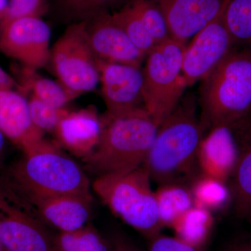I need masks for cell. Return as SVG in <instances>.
Returning a JSON list of instances; mask_svg holds the SVG:
<instances>
[{"label":"cell","mask_w":251,"mask_h":251,"mask_svg":"<svg viewBox=\"0 0 251 251\" xmlns=\"http://www.w3.org/2000/svg\"><path fill=\"white\" fill-rule=\"evenodd\" d=\"M206 128L197 113V100L188 93L158 126L143 166L160 185L181 184L198 169V153Z\"/></svg>","instance_id":"6da1fadb"},{"label":"cell","mask_w":251,"mask_h":251,"mask_svg":"<svg viewBox=\"0 0 251 251\" xmlns=\"http://www.w3.org/2000/svg\"><path fill=\"white\" fill-rule=\"evenodd\" d=\"M98 145L83 158L85 169L96 177L122 174L143 166L158 126L145 108L123 113L106 112Z\"/></svg>","instance_id":"7a4b0ae2"},{"label":"cell","mask_w":251,"mask_h":251,"mask_svg":"<svg viewBox=\"0 0 251 251\" xmlns=\"http://www.w3.org/2000/svg\"><path fill=\"white\" fill-rule=\"evenodd\" d=\"M2 171L25 197L76 196L93 199L90 180L82 168L58 145L44 138Z\"/></svg>","instance_id":"3957f363"},{"label":"cell","mask_w":251,"mask_h":251,"mask_svg":"<svg viewBox=\"0 0 251 251\" xmlns=\"http://www.w3.org/2000/svg\"><path fill=\"white\" fill-rule=\"evenodd\" d=\"M198 104L206 129L230 128L251 115V47L235 46L203 79Z\"/></svg>","instance_id":"277c9868"},{"label":"cell","mask_w":251,"mask_h":251,"mask_svg":"<svg viewBox=\"0 0 251 251\" xmlns=\"http://www.w3.org/2000/svg\"><path fill=\"white\" fill-rule=\"evenodd\" d=\"M151 181L141 166L128 173L96 177L92 188L115 215L151 239L163 227Z\"/></svg>","instance_id":"5b68a950"},{"label":"cell","mask_w":251,"mask_h":251,"mask_svg":"<svg viewBox=\"0 0 251 251\" xmlns=\"http://www.w3.org/2000/svg\"><path fill=\"white\" fill-rule=\"evenodd\" d=\"M186 46L171 37L147 55L143 70L145 105L158 126L176 108L187 87L181 73Z\"/></svg>","instance_id":"8992f818"},{"label":"cell","mask_w":251,"mask_h":251,"mask_svg":"<svg viewBox=\"0 0 251 251\" xmlns=\"http://www.w3.org/2000/svg\"><path fill=\"white\" fill-rule=\"evenodd\" d=\"M30 202L0 171V242L6 251H57Z\"/></svg>","instance_id":"52a82bcc"},{"label":"cell","mask_w":251,"mask_h":251,"mask_svg":"<svg viewBox=\"0 0 251 251\" xmlns=\"http://www.w3.org/2000/svg\"><path fill=\"white\" fill-rule=\"evenodd\" d=\"M50 60L63 87L77 97L94 90L100 81L98 59L86 37L85 22L68 25L52 46Z\"/></svg>","instance_id":"ba28073f"},{"label":"cell","mask_w":251,"mask_h":251,"mask_svg":"<svg viewBox=\"0 0 251 251\" xmlns=\"http://www.w3.org/2000/svg\"><path fill=\"white\" fill-rule=\"evenodd\" d=\"M222 13L193 36L186 46L181 73L187 87L207 76L237 46L225 25Z\"/></svg>","instance_id":"9c48e42d"},{"label":"cell","mask_w":251,"mask_h":251,"mask_svg":"<svg viewBox=\"0 0 251 251\" xmlns=\"http://www.w3.org/2000/svg\"><path fill=\"white\" fill-rule=\"evenodd\" d=\"M50 28L40 18H18L2 23L0 49L36 70L50 61Z\"/></svg>","instance_id":"30bf717a"},{"label":"cell","mask_w":251,"mask_h":251,"mask_svg":"<svg viewBox=\"0 0 251 251\" xmlns=\"http://www.w3.org/2000/svg\"><path fill=\"white\" fill-rule=\"evenodd\" d=\"M98 67L107 112L119 114L145 108L140 67L99 59Z\"/></svg>","instance_id":"8fae6325"},{"label":"cell","mask_w":251,"mask_h":251,"mask_svg":"<svg viewBox=\"0 0 251 251\" xmlns=\"http://www.w3.org/2000/svg\"><path fill=\"white\" fill-rule=\"evenodd\" d=\"M85 31L99 60L140 67L147 57L130 41L110 13L85 21Z\"/></svg>","instance_id":"7c38bea8"},{"label":"cell","mask_w":251,"mask_h":251,"mask_svg":"<svg viewBox=\"0 0 251 251\" xmlns=\"http://www.w3.org/2000/svg\"><path fill=\"white\" fill-rule=\"evenodd\" d=\"M227 0H156L171 36L186 44L224 11Z\"/></svg>","instance_id":"4fadbf2b"},{"label":"cell","mask_w":251,"mask_h":251,"mask_svg":"<svg viewBox=\"0 0 251 251\" xmlns=\"http://www.w3.org/2000/svg\"><path fill=\"white\" fill-rule=\"evenodd\" d=\"M0 130L23 152L44 139L31 120L29 102L11 89L0 90Z\"/></svg>","instance_id":"5bb4252c"},{"label":"cell","mask_w":251,"mask_h":251,"mask_svg":"<svg viewBox=\"0 0 251 251\" xmlns=\"http://www.w3.org/2000/svg\"><path fill=\"white\" fill-rule=\"evenodd\" d=\"M24 197L35 209L44 224L60 232L82 228L90 220L93 199L76 196Z\"/></svg>","instance_id":"9a60e30c"},{"label":"cell","mask_w":251,"mask_h":251,"mask_svg":"<svg viewBox=\"0 0 251 251\" xmlns=\"http://www.w3.org/2000/svg\"><path fill=\"white\" fill-rule=\"evenodd\" d=\"M59 143L75 156L92 154L101 133V120L94 107L69 112L54 132Z\"/></svg>","instance_id":"2e32d148"},{"label":"cell","mask_w":251,"mask_h":251,"mask_svg":"<svg viewBox=\"0 0 251 251\" xmlns=\"http://www.w3.org/2000/svg\"><path fill=\"white\" fill-rule=\"evenodd\" d=\"M239 153L230 128H213L203 138L198 153L200 171L203 175L226 182L232 174Z\"/></svg>","instance_id":"e0dca14e"},{"label":"cell","mask_w":251,"mask_h":251,"mask_svg":"<svg viewBox=\"0 0 251 251\" xmlns=\"http://www.w3.org/2000/svg\"><path fill=\"white\" fill-rule=\"evenodd\" d=\"M129 0H49V12L57 22L69 25L85 22L115 12Z\"/></svg>","instance_id":"ac0fdd59"},{"label":"cell","mask_w":251,"mask_h":251,"mask_svg":"<svg viewBox=\"0 0 251 251\" xmlns=\"http://www.w3.org/2000/svg\"><path fill=\"white\" fill-rule=\"evenodd\" d=\"M229 191L234 212L242 219L251 218V149L242 148L231 174Z\"/></svg>","instance_id":"d6986e66"},{"label":"cell","mask_w":251,"mask_h":251,"mask_svg":"<svg viewBox=\"0 0 251 251\" xmlns=\"http://www.w3.org/2000/svg\"><path fill=\"white\" fill-rule=\"evenodd\" d=\"M155 195L158 216L163 226H172L180 216L194 205L191 190L183 184L161 185Z\"/></svg>","instance_id":"ffe728a7"},{"label":"cell","mask_w":251,"mask_h":251,"mask_svg":"<svg viewBox=\"0 0 251 251\" xmlns=\"http://www.w3.org/2000/svg\"><path fill=\"white\" fill-rule=\"evenodd\" d=\"M213 225L211 211L193 205L179 216L172 227L176 237L193 247L201 248L209 236Z\"/></svg>","instance_id":"44dd1931"},{"label":"cell","mask_w":251,"mask_h":251,"mask_svg":"<svg viewBox=\"0 0 251 251\" xmlns=\"http://www.w3.org/2000/svg\"><path fill=\"white\" fill-rule=\"evenodd\" d=\"M222 17L235 45L251 47V0H227Z\"/></svg>","instance_id":"7402d4cb"},{"label":"cell","mask_w":251,"mask_h":251,"mask_svg":"<svg viewBox=\"0 0 251 251\" xmlns=\"http://www.w3.org/2000/svg\"><path fill=\"white\" fill-rule=\"evenodd\" d=\"M191 191L194 205L210 211L222 207L231 198L226 182L203 175L196 178Z\"/></svg>","instance_id":"603a6c76"},{"label":"cell","mask_w":251,"mask_h":251,"mask_svg":"<svg viewBox=\"0 0 251 251\" xmlns=\"http://www.w3.org/2000/svg\"><path fill=\"white\" fill-rule=\"evenodd\" d=\"M112 16L130 41L145 55H148L157 45L145 25L128 3L112 13Z\"/></svg>","instance_id":"cb8c5ba5"},{"label":"cell","mask_w":251,"mask_h":251,"mask_svg":"<svg viewBox=\"0 0 251 251\" xmlns=\"http://www.w3.org/2000/svg\"><path fill=\"white\" fill-rule=\"evenodd\" d=\"M34 69L27 68L26 85L33 92V96L44 103L64 108L66 104L76 98L77 96L69 92L60 84L34 74Z\"/></svg>","instance_id":"d4e9b609"},{"label":"cell","mask_w":251,"mask_h":251,"mask_svg":"<svg viewBox=\"0 0 251 251\" xmlns=\"http://www.w3.org/2000/svg\"><path fill=\"white\" fill-rule=\"evenodd\" d=\"M54 244L57 251H108L105 241L87 226L71 232H60L54 238Z\"/></svg>","instance_id":"484cf974"},{"label":"cell","mask_w":251,"mask_h":251,"mask_svg":"<svg viewBox=\"0 0 251 251\" xmlns=\"http://www.w3.org/2000/svg\"><path fill=\"white\" fill-rule=\"evenodd\" d=\"M127 3L134 10L156 44L171 37L166 18L156 0H129Z\"/></svg>","instance_id":"4316f807"},{"label":"cell","mask_w":251,"mask_h":251,"mask_svg":"<svg viewBox=\"0 0 251 251\" xmlns=\"http://www.w3.org/2000/svg\"><path fill=\"white\" fill-rule=\"evenodd\" d=\"M28 102L33 123L44 133H54L59 122L69 112L67 109L52 106L34 96Z\"/></svg>","instance_id":"83f0119b"},{"label":"cell","mask_w":251,"mask_h":251,"mask_svg":"<svg viewBox=\"0 0 251 251\" xmlns=\"http://www.w3.org/2000/svg\"><path fill=\"white\" fill-rule=\"evenodd\" d=\"M49 0H10L2 23L25 17H39L49 11Z\"/></svg>","instance_id":"f1b7e54d"},{"label":"cell","mask_w":251,"mask_h":251,"mask_svg":"<svg viewBox=\"0 0 251 251\" xmlns=\"http://www.w3.org/2000/svg\"><path fill=\"white\" fill-rule=\"evenodd\" d=\"M151 240L148 251H203L201 248L190 245L176 237L157 234Z\"/></svg>","instance_id":"f546056e"},{"label":"cell","mask_w":251,"mask_h":251,"mask_svg":"<svg viewBox=\"0 0 251 251\" xmlns=\"http://www.w3.org/2000/svg\"><path fill=\"white\" fill-rule=\"evenodd\" d=\"M234 138L242 145V148L251 149V115L231 127Z\"/></svg>","instance_id":"4dcf8cb0"},{"label":"cell","mask_w":251,"mask_h":251,"mask_svg":"<svg viewBox=\"0 0 251 251\" xmlns=\"http://www.w3.org/2000/svg\"><path fill=\"white\" fill-rule=\"evenodd\" d=\"M226 251H251V232L234 239Z\"/></svg>","instance_id":"1f68e13d"},{"label":"cell","mask_w":251,"mask_h":251,"mask_svg":"<svg viewBox=\"0 0 251 251\" xmlns=\"http://www.w3.org/2000/svg\"><path fill=\"white\" fill-rule=\"evenodd\" d=\"M14 85V81L9 74L0 68V90L11 89Z\"/></svg>","instance_id":"d6a6232c"},{"label":"cell","mask_w":251,"mask_h":251,"mask_svg":"<svg viewBox=\"0 0 251 251\" xmlns=\"http://www.w3.org/2000/svg\"><path fill=\"white\" fill-rule=\"evenodd\" d=\"M5 154H6V137L0 130V171L4 169Z\"/></svg>","instance_id":"836d02e7"},{"label":"cell","mask_w":251,"mask_h":251,"mask_svg":"<svg viewBox=\"0 0 251 251\" xmlns=\"http://www.w3.org/2000/svg\"><path fill=\"white\" fill-rule=\"evenodd\" d=\"M115 251H138L134 247L125 241H117L115 244Z\"/></svg>","instance_id":"e575fe53"},{"label":"cell","mask_w":251,"mask_h":251,"mask_svg":"<svg viewBox=\"0 0 251 251\" xmlns=\"http://www.w3.org/2000/svg\"><path fill=\"white\" fill-rule=\"evenodd\" d=\"M7 6V0H0V17L3 16Z\"/></svg>","instance_id":"d590c367"},{"label":"cell","mask_w":251,"mask_h":251,"mask_svg":"<svg viewBox=\"0 0 251 251\" xmlns=\"http://www.w3.org/2000/svg\"><path fill=\"white\" fill-rule=\"evenodd\" d=\"M0 251H5L4 247H3L2 244L0 242Z\"/></svg>","instance_id":"8d00e7d4"},{"label":"cell","mask_w":251,"mask_h":251,"mask_svg":"<svg viewBox=\"0 0 251 251\" xmlns=\"http://www.w3.org/2000/svg\"></svg>","instance_id":"74e56055"}]
</instances>
